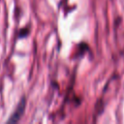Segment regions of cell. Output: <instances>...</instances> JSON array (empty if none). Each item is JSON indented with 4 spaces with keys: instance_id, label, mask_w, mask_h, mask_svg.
Segmentation results:
<instances>
[{
    "instance_id": "obj_1",
    "label": "cell",
    "mask_w": 124,
    "mask_h": 124,
    "mask_svg": "<svg viewBox=\"0 0 124 124\" xmlns=\"http://www.w3.org/2000/svg\"><path fill=\"white\" fill-rule=\"evenodd\" d=\"M24 108H25V98L23 97V98L21 99V101L18 103V105H17V107H16L15 112L12 114V116H11V118L8 120V122H9V123L17 122V121L19 120L20 116L22 115L23 111H24Z\"/></svg>"
}]
</instances>
